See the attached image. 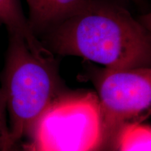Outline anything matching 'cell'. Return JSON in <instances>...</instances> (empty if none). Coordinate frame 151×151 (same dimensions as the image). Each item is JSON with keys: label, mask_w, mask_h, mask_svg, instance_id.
Wrapping results in <instances>:
<instances>
[{"label": "cell", "mask_w": 151, "mask_h": 151, "mask_svg": "<svg viewBox=\"0 0 151 151\" xmlns=\"http://www.w3.org/2000/svg\"><path fill=\"white\" fill-rule=\"evenodd\" d=\"M52 53L76 56L113 69L150 67L151 35L123 6L91 0L43 35Z\"/></svg>", "instance_id": "obj_1"}, {"label": "cell", "mask_w": 151, "mask_h": 151, "mask_svg": "<svg viewBox=\"0 0 151 151\" xmlns=\"http://www.w3.org/2000/svg\"><path fill=\"white\" fill-rule=\"evenodd\" d=\"M13 146L28 136L47 107L61 94L58 63L46 49L36 51L9 32L2 86Z\"/></svg>", "instance_id": "obj_2"}, {"label": "cell", "mask_w": 151, "mask_h": 151, "mask_svg": "<svg viewBox=\"0 0 151 151\" xmlns=\"http://www.w3.org/2000/svg\"><path fill=\"white\" fill-rule=\"evenodd\" d=\"M28 151L108 150L97 93L61 94L34 124Z\"/></svg>", "instance_id": "obj_3"}, {"label": "cell", "mask_w": 151, "mask_h": 151, "mask_svg": "<svg viewBox=\"0 0 151 151\" xmlns=\"http://www.w3.org/2000/svg\"><path fill=\"white\" fill-rule=\"evenodd\" d=\"M97 95L104 124L108 150H115L123 126L142 122L151 105V69L104 68L97 80Z\"/></svg>", "instance_id": "obj_4"}, {"label": "cell", "mask_w": 151, "mask_h": 151, "mask_svg": "<svg viewBox=\"0 0 151 151\" xmlns=\"http://www.w3.org/2000/svg\"><path fill=\"white\" fill-rule=\"evenodd\" d=\"M91 0H26L29 26L36 36L45 34L71 18Z\"/></svg>", "instance_id": "obj_5"}, {"label": "cell", "mask_w": 151, "mask_h": 151, "mask_svg": "<svg viewBox=\"0 0 151 151\" xmlns=\"http://www.w3.org/2000/svg\"><path fill=\"white\" fill-rule=\"evenodd\" d=\"M0 24H4L8 32L23 38L32 50L39 51L46 49L30 27L21 0H0Z\"/></svg>", "instance_id": "obj_6"}, {"label": "cell", "mask_w": 151, "mask_h": 151, "mask_svg": "<svg viewBox=\"0 0 151 151\" xmlns=\"http://www.w3.org/2000/svg\"><path fill=\"white\" fill-rule=\"evenodd\" d=\"M116 151H151L150 125L130 122L122 127L117 137Z\"/></svg>", "instance_id": "obj_7"}, {"label": "cell", "mask_w": 151, "mask_h": 151, "mask_svg": "<svg viewBox=\"0 0 151 151\" xmlns=\"http://www.w3.org/2000/svg\"><path fill=\"white\" fill-rule=\"evenodd\" d=\"M12 147L5 99L0 86V151H10Z\"/></svg>", "instance_id": "obj_8"}, {"label": "cell", "mask_w": 151, "mask_h": 151, "mask_svg": "<svg viewBox=\"0 0 151 151\" xmlns=\"http://www.w3.org/2000/svg\"><path fill=\"white\" fill-rule=\"evenodd\" d=\"M138 21L142 24L146 29L150 31V22H151V16L150 13L143 14L137 19Z\"/></svg>", "instance_id": "obj_9"}]
</instances>
